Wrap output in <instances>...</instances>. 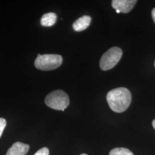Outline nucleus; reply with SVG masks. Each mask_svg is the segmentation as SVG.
<instances>
[{
    "label": "nucleus",
    "instance_id": "6e6552de",
    "mask_svg": "<svg viewBox=\"0 0 155 155\" xmlns=\"http://www.w3.org/2000/svg\"><path fill=\"white\" fill-rule=\"evenodd\" d=\"M57 19V16L55 13L50 12L45 14L41 18L40 23L43 27H51L54 25Z\"/></svg>",
    "mask_w": 155,
    "mask_h": 155
},
{
    "label": "nucleus",
    "instance_id": "1a4fd4ad",
    "mask_svg": "<svg viewBox=\"0 0 155 155\" xmlns=\"http://www.w3.org/2000/svg\"><path fill=\"white\" fill-rule=\"evenodd\" d=\"M109 155H134L133 153L127 148H116L111 150Z\"/></svg>",
    "mask_w": 155,
    "mask_h": 155
},
{
    "label": "nucleus",
    "instance_id": "f8f14e48",
    "mask_svg": "<svg viewBox=\"0 0 155 155\" xmlns=\"http://www.w3.org/2000/svg\"><path fill=\"white\" fill-rule=\"evenodd\" d=\"M152 18H153V20H154V21L155 22V8H154L153 10H152Z\"/></svg>",
    "mask_w": 155,
    "mask_h": 155
},
{
    "label": "nucleus",
    "instance_id": "7ed1b4c3",
    "mask_svg": "<svg viewBox=\"0 0 155 155\" xmlns=\"http://www.w3.org/2000/svg\"><path fill=\"white\" fill-rule=\"evenodd\" d=\"M63 62L61 56L56 54H38L35 61L36 68L42 71L53 70L61 66Z\"/></svg>",
    "mask_w": 155,
    "mask_h": 155
},
{
    "label": "nucleus",
    "instance_id": "20e7f679",
    "mask_svg": "<svg viewBox=\"0 0 155 155\" xmlns=\"http://www.w3.org/2000/svg\"><path fill=\"white\" fill-rule=\"evenodd\" d=\"M122 55V50L119 47H112L102 56L100 60V67L104 71L109 70L120 61Z\"/></svg>",
    "mask_w": 155,
    "mask_h": 155
},
{
    "label": "nucleus",
    "instance_id": "9b49d317",
    "mask_svg": "<svg viewBox=\"0 0 155 155\" xmlns=\"http://www.w3.org/2000/svg\"><path fill=\"white\" fill-rule=\"evenodd\" d=\"M34 155H49V150L47 148L44 147L39 150Z\"/></svg>",
    "mask_w": 155,
    "mask_h": 155
},
{
    "label": "nucleus",
    "instance_id": "0eeeda50",
    "mask_svg": "<svg viewBox=\"0 0 155 155\" xmlns=\"http://www.w3.org/2000/svg\"><path fill=\"white\" fill-rule=\"evenodd\" d=\"M91 18L89 16H83L79 18L74 22L72 27L74 31L81 32L88 28L91 23Z\"/></svg>",
    "mask_w": 155,
    "mask_h": 155
},
{
    "label": "nucleus",
    "instance_id": "9d476101",
    "mask_svg": "<svg viewBox=\"0 0 155 155\" xmlns=\"http://www.w3.org/2000/svg\"><path fill=\"white\" fill-rule=\"evenodd\" d=\"M6 125V121L5 119L3 118H0V138L4 130Z\"/></svg>",
    "mask_w": 155,
    "mask_h": 155
},
{
    "label": "nucleus",
    "instance_id": "dca6fc26",
    "mask_svg": "<svg viewBox=\"0 0 155 155\" xmlns=\"http://www.w3.org/2000/svg\"></svg>",
    "mask_w": 155,
    "mask_h": 155
},
{
    "label": "nucleus",
    "instance_id": "2eb2a0df",
    "mask_svg": "<svg viewBox=\"0 0 155 155\" xmlns=\"http://www.w3.org/2000/svg\"><path fill=\"white\" fill-rule=\"evenodd\" d=\"M81 155H87V154H85V153H83V154H81Z\"/></svg>",
    "mask_w": 155,
    "mask_h": 155
},
{
    "label": "nucleus",
    "instance_id": "39448f33",
    "mask_svg": "<svg viewBox=\"0 0 155 155\" xmlns=\"http://www.w3.org/2000/svg\"><path fill=\"white\" fill-rule=\"evenodd\" d=\"M136 2V0H113L111 5L116 11L127 13L133 9Z\"/></svg>",
    "mask_w": 155,
    "mask_h": 155
},
{
    "label": "nucleus",
    "instance_id": "ddd939ff",
    "mask_svg": "<svg viewBox=\"0 0 155 155\" xmlns=\"http://www.w3.org/2000/svg\"><path fill=\"white\" fill-rule=\"evenodd\" d=\"M152 125H153V127L155 128V119L153 121V122H152Z\"/></svg>",
    "mask_w": 155,
    "mask_h": 155
},
{
    "label": "nucleus",
    "instance_id": "423d86ee",
    "mask_svg": "<svg viewBox=\"0 0 155 155\" xmlns=\"http://www.w3.org/2000/svg\"><path fill=\"white\" fill-rule=\"evenodd\" d=\"M29 150V145L21 142H16L8 150L6 155H26Z\"/></svg>",
    "mask_w": 155,
    "mask_h": 155
},
{
    "label": "nucleus",
    "instance_id": "f257e3e1",
    "mask_svg": "<svg viewBox=\"0 0 155 155\" xmlns=\"http://www.w3.org/2000/svg\"><path fill=\"white\" fill-rule=\"evenodd\" d=\"M106 100L111 109L116 113H122L127 109L132 101L130 91L125 87H119L110 90Z\"/></svg>",
    "mask_w": 155,
    "mask_h": 155
},
{
    "label": "nucleus",
    "instance_id": "4468645a",
    "mask_svg": "<svg viewBox=\"0 0 155 155\" xmlns=\"http://www.w3.org/2000/svg\"><path fill=\"white\" fill-rule=\"evenodd\" d=\"M116 12L117 13H120V12L119 11H116Z\"/></svg>",
    "mask_w": 155,
    "mask_h": 155
},
{
    "label": "nucleus",
    "instance_id": "f03ea898",
    "mask_svg": "<svg viewBox=\"0 0 155 155\" xmlns=\"http://www.w3.org/2000/svg\"><path fill=\"white\" fill-rule=\"evenodd\" d=\"M45 103L51 109L63 111L69 105L70 99L66 93L61 90H58L47 95Z\"/></svg>",
    "mask_w": 155,
    "mask_h": 155
}]
</instances>
